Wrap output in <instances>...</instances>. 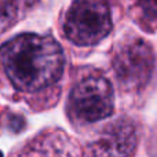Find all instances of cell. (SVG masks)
Here are the masks:
<instances>
[{"label": "cell", "mask_w": 157, "mask_h": 157, "mask_svg": "<svg viewBox=\"0 0 157 157\" xmlns=\"http://www.w3.org/2000/svg\"><path fill=\"white\" fill-rule=\"evenodd\" d=\"M0 61L10 84L24 94H39L59 83L65 55L55 39L24 33L0 48Z\"/></svg>", "instance_id": "cell-1"}, {"label": "cell", "mask_w": 157, "mask_h": 157, "mask_svg": "<svg viewBox=\"0 0 157 157\" xmlns=\"http://www.w3.org/2000/svg\"><path fill=\"white\" fill-rule=\"evenodd\" d=\"M66 109L69 117L76 123L90 124L109 117L114 109L110 81L101 72H84L72 86Z\"/></svg>", "instance_id": "cell-2"}, {"label": "cell", "mask_w": 157, "mask_h": 157, "mask_svg": "<svg viewBox=\"0 0 157 157\" xmlns=\"http://www.w3.org/2000/svg\"><path fill=\"white\" fill-rule=\"evenodd\" d=\"M113 21L106 0H75L63 17L65 37L78 47L95 46L110 33Z\"/></svg>", "instance_id": "cell-3"}, {"label": "cell", "mask_w": 157, "mask_h": 157, "mask_svg": "<svg viewBox=\"0 0 157 157\" xmlns=\"http://www.w3.org/2000/svg\"><path fill=\"white\" fill-rule=\"evenodd\" d=\"M112 65L121 90L139 91L147 86L153 76L155 52L146 40L131 37L117 46Z\"/></svg>", "instance_id": "cell-4"}, {"label": "cell", "mask_w": 157, "mask_h": 157, "mask_svg": "<svg viewBox=\"0 0 157 157\" xmlns=\"http://www.w3.org/2000/svg\"><path fill=\"white\" fill-rule=\"evenodd\" d=\"M138 145V132L132 120L127 117L112 121L91 145L94 157H132Z\"/></svg>", "instance_id": "cell-5"}, {"label": "cell", "mask_w": 157, "mask_h": 157, "mask_svg": "<svg viewBox=\"0 0 157 157\" xmlns=\"http://www.w3.org/2000/svg\"><path fill=\"white\" fill-rule=\"evenodd\" d=\"M13 157H81L77 142L61 130H48L29 139Z\"/></svg>", "instance_id": "cell-6"}, {"label": "cell", "mask_w": 157, "mask_h": 157, "mask_svg": "<svg viewBox=\"0 0 157 157\" xmlns=\"http://www.w3.org/2000/svg\"><path fill=\"white\" fill-rule=\"evenodd\" d=\"M136 11L139 13L141 22L145 25V29L153 30L157 28V0H136Z\"/></svg>", "instance_id": "cell-7"}, {"label": "cell", "mask_w": 157, "mask_h": 157, "mask_svg": "<svg viewBox=\"0 0 157 157\" xmlns=\"http://www.w3.org/2000/svg\"><path fill=\"white\" fill-rule=\"evenodd\" d=\"M19 15V0H0V32L10 28Z\"/></svg>", "instance_id": "cell-8"}, {"label": "cell", "mask_w": 157, "mask_h": 157, "mask_svg": "<svg viewBox=\"0 0 157 157\" xmlns=\"http://www.w3.org/2000/svg\"><path fill=\"white\" fill-rule=\"evenodd\" d=\"M0 157H3V153L2 152H0Z\"/></svg>", "instance_id": "cell-9"}]
</instances>
